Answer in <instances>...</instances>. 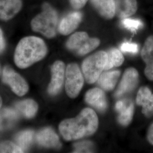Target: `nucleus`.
<instances>
[{
    "label": "nucleus",
    "mask_w": 153,
    "mask_h": 153,
    "mask_svg": "<svg viewBox=\"0 0 153 153\" xmlns=\"http://www.w3.org/2000/svg\"><path fill=\"white\" fill-rule=\"evenodd\" d=\"M2 81L8 85L13 91L18 96L22 97L27 93V83L10 67L6 66L4 68L2 74Z\"/></svg>",
    "instance_id": "nucleus-7"
},
{
    "label": "nucleus",
    "mask_w": 153,
    "mask_h": 153,
    "mask_svg": "<svg viewBox=\"0 0 153 153\" xmlns=\"http://www.w3.org/2000/svg\"><path fill=\"white\" fill-rule=\"evenodd\" d=\"M139 82V74L137 70L133 68L126 69L120 84L116 91L115 96L120 98L126 94L133 91L137 88Z\"/></svg>",
    "instance_id": "nucleus-8"
},
{
    "label": "nucleus",
    "mask_w": 153,
    "mask_h": 153,
    "mask_svg": "<svg viewBox=\"0 0 153 153\" xmlns=\"http://www.w3.org/2000/svg\"><path fill=\"white\" fill-rule=\"evenodd\" d=\"M52 78L49 83L48 92L54 96L60 91L65 74V66L61 61H57L51 67Z\"/></svg>",
    "instance_id": "nucleus-9"
},
{
    "label": "nucleus",
    "mask_w": 153,
    "mask_h": 153,
    "mask_svg": "<svg viewBox=\"0 0 153 153\" xmlns=\"http://www.w3.org/2000/svg\"><path fill=\"white\" fill-rule=\"evenodd\" d=\"M98 124L95 112L86 108L75 118L62 121L59 125V131L65 140L74 141L93 135L97 131Z\"/></svg>",
    "instance_id": "nucleus-1"
},
{
    "label": "nucleus",
    "mask_w": 153,
    "mask_h": 153,
    "mask_svg": "<svg viewBox=\"0 0 153 153\" xmlns=\"http://www.w3.org/2000/svg\"><path fill=\"white\" fill-rule=\"evenodd\" d=\"M107 61V53L100 51L88 56L82 62V70L84 77L88 83L97 81L104 70Z\"/></svg>",
    "instance_id": "nucleus-4"
},
{
    "label": "nucleus",
    "mask_w": 153,
    "mask_h": 153,
    "mask_svg": "<svg viewBox=\"0 0 153 153\" xmlns=\"http://www.w3.org/2000/svg\"><path fill=\"white\" fill-rule=\"evenodd\" d=\"M2 99H1V97H0V108H1V105H2Z\"/></svg>",
    "instance_id": "nucleus-31"
},
{
    "label": "nucleus",
    "mask_w": 153,
    "mask_h": 153,
    "mask_svg": "<svg viewBox=\"0 0 153 153\" xmlns=\"http://www.w3.org/2000/svg\"><path fill=\"white\" fill-rule=\"evenodd\" d=\"M36 141L45 148L59 149L61 147L59 136L51 128H45L39 131L36 134Z\"/></svg>",
    "instance_id": "nucleus-14"
},
{
    "label": "nucleus",
    "mask_w": 153,
    "mask_h": 153,
    "mask_svg": "<svg viewBox=\"0 0 153 153\" xmlns=\"http://www.w3.org/2000/svg\"><path fill=\"white\" fill-rule=\"evenodd\" d=\"M136 103L142 107V113L147 117L153 115V94L149 88L143 86L137 93Z\"/></svg>",
    "instance_id": "nucleus-13"
},
{
    "label": "nucleus",
    "mask_w": 153,
    "mask_h": 153,
    "mask_svg": "<svg viewBox=\"0 0 153 153\" xmlns=\"http://www.w3.org/2000/svg\"><path fill=\"white\" fill-rule=\"evenodd\" d=\"M5 47V42L4 38L3 33L0 28V53H1Z\"/></svg>",
    "instance_id": "nucleus-30"
},
{
    "label": "nucleus",
    "mask_w": 153,
    "mask_h": 153,
    "mask_svg": "<svg viewBox=\"0 0 153 153\" xmlns=\"http://www.w3.org/2000/svg\"><path fill=\"white\" fill-rule=\"evenodd\" d=\"M85 99L90 105L103 112L107 108V101L104 91L99 88H93L86 93Z\"/></svg>",
    "instance_id": "nucleus-12"
},
{
    "label": "nucleus",
    "mask_w": 153,
    "mask_h": 153,
    "mask_svg": "<svg viewBox=\"0 0 153 153\" xmlns=\"http://www.w3.org/2000/svg\"><path fill=\"white\" fill-rule=\"evenodd\" d=\"M100 43L96 38H90L86 32H77L68 39L66 47L68 49L79 56H84L96 49Z\"/></svg>",
    "instance_id": "nucleus-5"
},
{
    "label": "nucleus",
    "mask_w": 153,
    "mask_h": 153,
    "mask_svg": "<svg viewBox=\"0 0 153 153\" xmlns=\"http://www.w3.org/2000/svg\"><path fill=\"white\" fill-rule=\"evenodd\" d=\"M120 49L123 52L136 54L138 51V46L136 43L124 42L121 45Z\"/></svg>",
    "instance_id": "nucleus-27"
},
{
    "label": "nucleus",
    "mask_w": 153,
    "mask_h": 153,
    "mask_svg": "<svg viewBox=\"0 0 153 153\" xmlns=\"http://www.w3.org/2000/svg\"><path fill=\"white\" fill-rule=\"evenodd\" d=\"M33 131L31 130H26L19 133L16 137V140L18 145L24 151L27 150L33 142Z\"/></svg>",
    "instance_id": "nucleus-22"
},
{
    "label": "nucleus",
    "mask_w": 153,
    "mask_h": 153,
    "mask_svg": "<svg viewBox=\"0 0 153 153\" xmlns=\"http://www.w3.org/2000/svg\"><path fill=\"white\" fill-rule=\"evenodd\" d=\"M18 119V114L14 109L6 108L0 110V131L9 129Z\"/></svg>",
    "instance_id": "nucleus-19"
},
{
    "label": "nucleus",
    "mask_w": 153,
    "mask_h": 153,
    "mask_svg": "<svg viewBox=\"0 0 153 153\" xmlns=\"http://www.w3.org/2000/svg\"><path fill=\"white\" fill-rule=\"evenodd\" d=\"M31 25L34 31L41 33L47 38H53L58 30L57 13L48 4H44L43 11L33 19Z\"/></svg>",
    "instance_id": "nucleus-3"
},
{
    "label": "nucleus",
    "mask_w": 153,
    "mask_h": 153,
    "mask_svg": "<svg viewBox=\"0 0 153 153\" xmlns=\"http://www.w3.org/2000/svg\"><path fill=\"white\" fill-rule=\"evenodd\" d=\"M147 139L149 142L153 145V123L150 126L147 133Z\"/></svg>",
    "instance_id": "nucleus-29"
},
{
    "label": "nucleus",
    "mask_w": 153,
    "mask_h": 153,
    "mask_svg": "<svg viewBox=\"0 0 153 153\" xmlns=\"http://www.w3.org/2000/svg\"><path fill=\"white\" fill-rule=\"evenodd\" d=\"M82 16L79 11L69 13L61 20L58 26V31L63 35H69L78 27L82 21Z\"/></svg>",
    "instance_id": "nucleus-10"
},
{
    "label": "nucleus",
    "mask_w": 153,
    "mask_h": 153,
    "mask_svg": "<svg viewBox=\"0 0 153 153\" xmlns=\"http://www.w3.org/2000/svg\"><path fill=\"white\" fill-rule=\"evenodd\" d=\"M93 143L90 141H83L74 144V153H90L92 152Z\"/></svg>",
    "instance_id": "nucleus-26"
},
{
    "label": "nucleus",
    "mask_w": 153,
    "mask_h": 153,
    "mask_svg": "<svg viewBox=\"0 0 153 153\" xmlns=\"http://www.w3.org/2000/svg\"><path fill=\"white\" fill-rule=\"evenodd\" d=\"M141 57L145 63V75L149 80L153 81V35L146 39L141 50Z\"/></svg>",
    "instance_id": "nucleus-11"
},
{
    "label": "nucleus",
    "mask_w": 153,
    "mask_h": 153,
    "mask_svg": "<svg viewBox=\"0 0 153 153\" xmlns=\"http://www.w3.org/2000/svg\"><path fill=\"white\" fill-rule=\"evenodd\" d=\"M43 40L36 36H27L21 40L16 46L14 61L21 69H25L42 60L47 53Z\"/></svg>",
    "instance_id": "nucleus-2"
},
{
    "label": "nucleus",
    "mask_w": 153,
    "mask_h": 153,
    "mask_svg": "<svg viewBox=\"0 0 153 153\" xmlns=\"http://www.w3.org/2000/svg\"><path fill=\"white\" fill-rule=\"evenodd\" d=\"M99 14L106 19H111L115 16V0H90Z\"/></svg>",
    "instance_id": "nucleus-17"
},
{
    "label": "nucleus",
    "mask_w": 153,
    "mask_h": 153,
    "mask_svg": "<svg viewBox=\"0 0 153 153\" xmlns=\"http://www.w3.org/2000/svg\"><path fill=\"white\" fill-rule=\"evenodd\" d=\"M120 74V71L117 70L102 73L97 80L98 84L104 90L111 91L115 88Z\"/></svg>",
    "instance_id": "nucleus-18"
},
{
    "label": "nucleus",
    "mask_w": 153,
    "mask_h": 153,
    "mask_svg": "<svg viewBox=\"0 0 153 153\" xmlns=\"http://www.w3.org/2000/svg\"><path fill=\"white\" fill-rule=\"evenodd\" d=\"M88 0H69L70 4L73 8L80 9L86 5Z\"/></svg>",
    "instance_id": "nucleus-28"
},
{
    "label": "nucleus",
    "mask_w": 153,
    "mask_h": 153,
    "mask_svg": "<svg viewBox=\"0 0 153 153\" xmlns=\"http://www.w3.org/2000/svg\"><path fill=\"white\" fill-rule=\"evenodd\" d=\"M115 15L124 19L134 15L137 10V0H115Z\"/></svg>",
    "instance_id": "nucleus-16"
},
{
    "label": "nucleus",
    "mask_w": 153,
    "mask_h": 153,
    "mask_svg": "<svg viewBox=\"0 0 153 153\" xmlns=\"http://www.w3.org/2000/svg\"><path fill=\"white\" fill-rule=\"evenodd\" d=\"M134 109V104L131 102L125 109L119 113V115L117 117V120L120 124L123 126H127L131 123L133 116Z\"/></svg>",
    "instance_id": "nucleus-23"
},
{
    "label": "nucleus",
    "mask_w": 153,
    "mask_h": 153,
    "mask_svg": "<svg viewBox=\"0 0 153 153\" xmlns=\"http://www.w3.org/2000/svg\"><path fill=\"white\" fill-rule=\"evenodd\" d=\"M23 151L18 145L9 141L0 144V153H23Z\"/></svg>",
    "instance_id": "nucleus-25"
},
{
    "label": "nucleus",
    "mask_w": 153,
    "mask_h": 153,
    "mask_svg": "<svg viewBox=\"0 0 153 153\" xmlns=\"http://www.w3.org/2000/svg\"><path fill=\"white\" fill-rule=\"evenodd\" d=\"M66 93L69 97L75 98L82 90L84 78L79 67L76 63L67 66L65 71Z\"/></svg>",
    "instance_id": "nucleus-6"
},
{
    "label": "nucleus",
    "mask_w": 153,
    "mask_h": 153,
    "mask_svg": "<svg viewBox=\"0 0 153 153\" xmlns=\"http://www.w3.org/2000/svg\"><path fill=\"white\" fill-rule=\"evenodd\" d=\"M17 110L25 117L31 119L36 115L38 105L32 99H26L21 101L16 105Z\"/></svg>",
    "instance_id": "nucleus-20"
},
{
    "label": "nucleus",
    "mask_w": 153,
    "mask_h": 153,
    "mask_svg": "<svg viewBox=\"0 0 153 153\" xmlns=\"http://www.w3.org/2000/svg\"><path fill=\"white\" fill-rule=\"evenodd\" d=\"M21 0H0V19L9 20L21 10Z\"/></svg>",
    "instance_id": "nucleus-15"
},
{
    "label": "nucleus",
    "mask_w": 153,
    "mask_h": 153,
    "mask_svg": "<svg viewBox=\"0 0 153 153\" xmlns=\"http://www.w3.org/2000/svg\"><path fill=\"white\" fill-rule=\"evenodd\" d=\"M107 61L104 71H108L113 68L118 67L124 62V58L120 51L115 48L109 49L107 52Z\"/></svg>",
    "instance_id": "nucleus-21"
},
{
    "label": "nucleus",
    "mask_w": 153,
    "mask_h": 153,
    "mask_svg": "<svg viewBox=\"0 0 153 153\" xmlns=\"http://www.w3.org/2000/svg\"><path fill=\"white\" fill-rule=\"evenodd\" d=\"M121 23L124 27L131 32H136L143 26V23L141 20L129 18V17L123 19Z\"/></svg>",
    "instance_id": "nucleus-24"
}]
</instances>
